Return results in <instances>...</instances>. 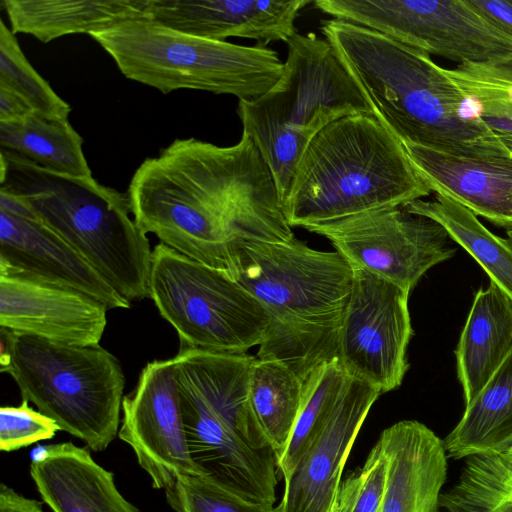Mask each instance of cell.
<instances>
[{"label":"cell","mask_w":512,"mask_h":512,"mask_svg":"<svg viewBox=\"0 0 512 512\" xmlns=\"http://www.w3.org/2000/svg\"><path fill=\"white\" fill-rule=\"evenodd\" d=\"M173 359L191 460L200 476L273 508L278 460L253 414V356L182 347Z\"/></svg>","instance_id":"4"},{"label":"cell","mask_w":512,"mask_h":512,"mask_svg":"<svg viewBox=\"0 0 512 512\" xmlns=\"http://www.w3.org/2000/svg\"><path fill=\"white\" fill-rule=\"evenodd\" d=\"M353 269L337 359L350 377L383 394L401 385L409 367L407 348L413 336L410 293L364 269Z\"/></svg>","instance_id":"13"},{"label":"cell","mask_w":512,"mask_h":512,"mask_svg":"<svg viewBox=\"0 0 512 512\" xmlns=\"http://www.w3.org/2000/svg\"><path fill=\"white\" fill-rule=\"evenodd\" d=\"M279 80L254 100H239L242 133L260 150L284 201L309 142L333 121L373 114L331 44L315 33H296ZM374 115V114H373Z\"/></svg>","instance_id":"7"},{"label":"cell","mask_w":512,"mask_h":512,"mask_svg":"<svg viewBox=\"0 0 512 512\" xmlns=\"http://www.w3.org/2000/svg\"><path fill=\"white\" fill-rule=\"evenodd\" d=\"M410 213L439 223L495 283L512 299V247L490 232L471 210L444 194L433 200H416L404 206Z\"/></svg>","instance_id":"27"},{"label":"cell","mask_w":512,"mask_h":512,"mask_svg":"<svg viewBox=\"0 0 512 512\" xmlns=\"http://www.w3.org/2000/svg\"><path fill=\"white\" fill-rule=\"evenodd\" d=\"M91 37L128 79L167 94L192 89L254 100L281 77L284 62L267 46H243L185 34L148 18Z\"/></svg>","instance_id":"9"},{"label":"cell","mask_w":512,"mask_h":512,"mask_svg":"<svg viewBox=\"0 0 512 512\" xmlns=\"http://www.w3.org/2000/svg\"><path fill=\"white\" fill-rule=\"evenodd\" d=\"M487 22L512 38V0H467Z\"/></svg>","instance_id":"35"},{"label":"cell","mask_w":512,"mask_h":512,"mask_svg":"<svg viewBox=\"0 0 512 512\" xmlns=\"http://www.w3.org/2000/svg\"><path fill=\"white\" fill-rule=\"evenodd\" d=\"M388 459V479L380 512H438L447 477V455L431 429L415 420L399 421L378 439Z\"/></svg>","instance_id":"19"},{"label":"cell","mask_w":512,"mask_h":512,"mask_svg":"<svg viewBox=\"0 0 512 512\" xmlns=\"http://www.w3.org/2000/svg\"><path fill=\"white\" fill-rule=\"evenodd\" d=\"M304 381L287 365L254 357L249 371V399L255 419L275 453L283 455L302 405Z\"/></svg>","instance_id":"26"},{"label":"cell","mask_w":512,"mask_h":512,"mask_svg":"<svg viewBox=\"0 0 512 512\" xmlns=\"http://www.w3.org/2000/svg\"><path fill=\"white\" fill-rule=\"evenodd\" d=\"M401 143L373 114L339 118L307 145L284 210L291 227L405 205L431 193Z\"/></svg>","instance_id":"5"},{"label":"cell","mask_w":512,"mask_h":512,"mask_svg":"<svg viewBox=\"0 0 512 512\" xmlns=\"http://www.w3.org/2000/svg\"><path fill=\"white\" fill-rule=\"evenodd\" d=\"M0 270L86 294L108 309L130 307L89 263L17 198L0 191Z\"/></svg>","instance_id":"15"},{"label":"cell","mask_w":512,"mask_h":512,"mask_svg":"<svg viewBox=\"0 0 512 512\" xmlns=\"http://www.w3.org/2000/svg\"><path fill=\"white\" fill-rule=\"evenodd\" d=\"M107 310L86 294L0 270V328L14 334L68 345H98Z\"/></svg>","instance_id":"17"},{"label":"cell","mask_w":512,"mask_h":512,"mask_svg":"<svg viewBox=\"0 0 512 512\" xmlns=\"http://www.w3.org/2000/svg\"><path fill=\"white\" fill-rule=\"evenodd\" d=\"M357 486V474L353 472L340 485L332 512H350Z\"/></svg>","instance_id":"38"},{"label":"cell","mask_w":512,"mask_h":512,"mask_svg":"<svg viewBox=\"0 0 512 512\" xmlns=\"http://www.w3.org/2000/svg\"><path fill=\"white\" fill-rule=\"evenodd\" d=\"M357 472V487L350 512H380L388 479V459L378 440Z\"/></svg>","instance_id":"34"},{"label":"cell","mask_w":512,"mask_h":512,"mask_svg":"<svg viewBox=\"0 0 512 512\" xmlns=\"http://www.w3.org/2000/svg\"><path fill=\"white\" fill-rule=\"evenodd\" d=\"M445 73L480 105L481 119L497 135L512 134V53L485 62H464Z\"/></svg>","instance_id":"30"},{"label":"cell","mask_w":512,"mask_h":512,"mask_svg":"<svg viewBox=\"0 0 512 512\" xmlns=\"http://www.w3.org/2000/svg\"><path fill=\"white\" fill-rule=\"evenodd\" d=\"M348 377L336 358L314 368L304 380L298 419L288 445L278 460V469L283 478L293 470L324 426Z\"/></svg>","instance_id":"29"},{"label":"cell","mask_w":512,"mask_h":512,"mask_svg":"<svg viewBox=\"0 0 512 512\" xmlns=\"http://www.w3.org/2000/svg\"><path fill=\"white\" fill-rule=\"evenodd\" d=\"M0 148L51 172L92 176L83 153V138L66 119L32 112L19 119L0 121Z\"/></svg>","instance_id":"24"},{"label":"cell","mask_w":512,"mask_h":512,"mask_svg":"<svg viewBox=\"0 0 512 512\" xmlns=\"http://www.w3.org/2000/svg\"><path fill=\"white\" fill-rule=\"evenodd\" d=\"M119 438L134 451L155 489L179 476H200L193 464L182 417L173 359L149 362L123 398Z\"/></svg>","instance_id":"14"},{"label":"cell","mask_w":512,"mask_h":512,"mask_svg":"<svg viewBox=\"0 0 512 512\" xmlns=\"http://www.w3.org/2000/svg\"><path fill=\"white\" fill-rule=\"evenodd\" d=\"M512 156V134L497 135Z\"/></svg>","instance_id":"40"},{"label":"cell","mask_w":512,"mask_h":512,"mask_svg":"<svg viewBox=\"0 0 512 512\" xmlns=\"http://www.w3.org/2000/svg\"><path fill=\"white\" fill-rule=\"evenodd\" d=\"M149 297L182 347L244 354L263 342L270 325L236 280L162 243L152 252Z\"/></svg>","instance_id":"10"},{"label":"cell","mask_w":512,"mask_h":512,"mask_svg":"<svg viewBox=\"0 0 512 512\" xmlns=\"http://www.w3.org/2000/svg\"><path fill=\"white\" fill-rule=\"evenodd\" d=\"M0 191L20 200L128 301L149 297L153 250L127 192L92 176L51 172L1 148Z\"/></svg>","instance_id":"6"},{"label":"cell","mask_w":512,"mask_h":512,"mask_svg":"<svg viewBox=\"0 0 512 512\" xmlns=\"http://www.w3.org/2000/svg\"><path fill=\"white\" fill-rule=\"evenodd\" d=\"M11 31L48 43L147 18L148 0H1Z\"/></svg>","instance_id":"23"},{"label":"cell","mask_w":512,"mask_h":512,"mask_svg":"<svg viewBox=\"0 0 512 512\" xmlns=\"http://www.w3.org/2000/svg\"><path fill=\"white\" fill-rule=\"evenodd\" d=\"M0 370L61 430L93 451L119 432L125 377L118 359L102 348L57 343L0 328Z\"/></svg>","instance_id":"8"},{"label":"cell","mask_w":512,"mask_h":512,"mask_svg":"<svg viewBox=\"0 0 512 512\" xmlns=\"http://www.w3.org/2000/svg\"><path fill=\"white\" fill-rule=\"evenodd\" d=\"M50 417L29 406L22 400L19 406H2L0 409V449L5 452L19 450L40 440H48L60 431Z\"/></svg>","instance_id":"33"},{"label":"cell","mask_w":512,"mask_h":512,"mask_svg":"<svg viewBox=\"0 0 512 512\" xmlns=\"http://www.w3.org/2000/svg\"><path fill=\"white\" fill-rule=\"evenodd\" d=\"M0 512H45L42 504L28 498L12 487L5 485L0 486Z\"/></svg>","instance_id":"36"},{"label":"cell","mask_w":512,"mask_h":512,"mask_svg":"<svg viewBox=\"0 0 512 512\" xmlns=\"http://www.w3.org/2000/svg\"><path fill=\"white\" fill-rule=\"evenodd\" d=\"M312 0H148L147 18L192 36L225 41L229 37L257 44L287 42L297 32L295 20Z\"/></svg>","instance_id":"18"},{"label":"cell","mask_w":512,"mask_h":512,"mask_svg":"<svg viewBox=\"0 0 512 512\" xmlns=\"http://www.w3.org/2000/svg\"><path fill=\"white\" fill-rule=\"evenodd\" d=\"M30 475L53 512H139L120 493L113 473L71 442L45 446Z\"/></svg>","instance_id":"21"},{"label":"cell","mask_w":512,"mask_h":512,"mask_svg":"<svg viewBox=\"0 0 512 512\" xmlns=\"http://www.w3.org/2000/svg\"><path fill=\"white\" fill-rule=\"evenodd\" d=\"M304 229L328 239L353 268L364 269L409 293L430 268L456 253L439 223L404 207L370 211Z\"/></svg>","instance_id":"12"},{"label":"cell","mask_w":512,"mask_h":512,"mask_svg":"<svg viewBox=\"0 0 512 512\" xmlns=\"http://www.w3.org/2000/svg\"><path fill=\"white\" fill-rule=\"evenodd\" d=\"M165 493L175 512H274V508L246 501L202 476H179Z\"/></svg>","instance_id":"32"},{"label":"cell","mask_w":512,"mask_h":512,"mask_svg":"<svg viewBox=\"0 0 512 512\" xmlns=\"http://www.w3.org/2000/svg\"><path fill=\"white\" fill-rule=\"evenodd\" d=\"M512 350V299L490 281L472 303L455 350L465 406L482 391Z\"/></svg>","instance_id":"22"},{"label":"cell","mask_w":512,"mask_h":512,"mask_svg":"<svg viewBox=\"0 0 512 512\" xmlns=\"http://www.w3.org/2000/svg\"><path fill=\"white\" fill-rule=\"evenodd\" d=\"M313 4L335 19L458 64L512 53V38L487 22L467 0H315Z\"/></svg>","instance_id":"11"},{"label":"cell","mask_w":512,"mask_h":512,"mask_svg":"<svg viewBox=\"0 0 512 512\" xmlns=\"http://www.w3.org/2000/svg\"><path fill=\"white\" fill-rule=\"evenodd\" d=\"M228 275L263 306L270 325L257 358L280 361L303 381L336 359L354 269L337 251L288 242L238 240Z\"/></svg>","instance_id":"3"},{"label":"cell","mask_w":512,"mask_h":512,"mask_svg":"<svg viewBox=\"0 0 512 512\" xmlns=\"http://www.w3.org/2000/svg\"><path fill=\"white\" fill-rule=\"evenodd\" d=\"M320 30L359 86L374 116L403 145L486 161L512 158L463 93L429 54L340 19Z\"/></svg>","instance_id":"2"},{"label":"cell","mask_w":512,"mask_h":512,"mask_svg":"<svg viewBox=\"0 0 512 512\" xmlns=\"http://www.w3.org/2000/svg\"><path fill=\"white\" fill-rule=\"evenodd\" d=\"M438 512H512V461L498 452L466 457L458 481L441 492Z\"/></svg>","instance_id":"28"},{"label":"cell","mask_w":512,"mask_h":512,"mask_svg":"<svg viewBox=\"0 0 512 512\" xmlns=\"http://www.w3.org/2000/svg\"><path fill=\"white\" fill-rule=\"evenodd\" d=\"M381 394L372 385L348 377L324 426L284 477V492L274 512H332L351 448Z\"/></svg>","instance_id":"16"},{"label":"cell","mask_w":512,"mask_h":512,"mask_svg":"<svg viewBox=\"0 0 512 512\" xmlns=\"http://www.w3.org/2000/svg\"><path fill=\"white\" fill-rule=\"evenodd\" d=\"M512 437V350L444 439L453 459L496 450Z\"/></svg>","instance_id":"25"},{"label":"cell","mask_w":512,"mask_h":512,"mask_svg":"<svg viewBox=\"0 0 512 512\" xmlns=\"http://www.w3.org/2000/svg\"><path fill=\"white\" fill-rule=\"evenodd\" d=\"M127 195L143 232L224 273L238 240L295 238L272 172L245 133L225 147L174 140L139 165Z\"/></svg>","instance_id":"1"},{"label":"cell","mask_w":512,"mask_h":512,"mask_svg":"<svg viewBox=\"0 0 512 512\" xmlns=\"http://www.w3.org/2000/svg\"><path fill=\"white\" fill-rule=\"evenodd\" d=\"M404 147L432 192L451 197L494 225L512 227V158L486 161Z\"/></svg>","instance_id":"20"},{"label":"cell","mask_w":512,"mask_h":512,"mask_svg":"<svg viewBox=\"0 0 512 512\" xmlns=\"http://www.w3.org/2000/svg\"><path fill=\"white\" fill-rule=\"evenodd\" d=\"M34 112L29 104L13 91L0 87V121L19 119Z\"/></svg>","instance_id":"37"},{"label":"cell","mask_w":512,"mask_h":512,"mask_svg":"<svg viewBox=\"0 0 512 512\" xmlns=\"http://www.w3.org/2000/svg\"><path fill=\"white\" fill-rule=\"evenodd\" d=\"M0 87L24 99L34 112L68 120L71 106L35 70L21 50L15 34L0 20Z\"/></svg>","instance_id":"31"},{"label":"cell","mask_w":512,"mask_h":512,"mask_svg":"<svg viewBox=\"0 0 512 512\" xmlns=\"http://www.w3.org/2000/svg\"><path fill=\"white\" fill-rule=\"evenodd\" d=\"M494 452H498L512 461V437L501 444Z\"/></svg>","instance_id":"39"}]
</instances>
